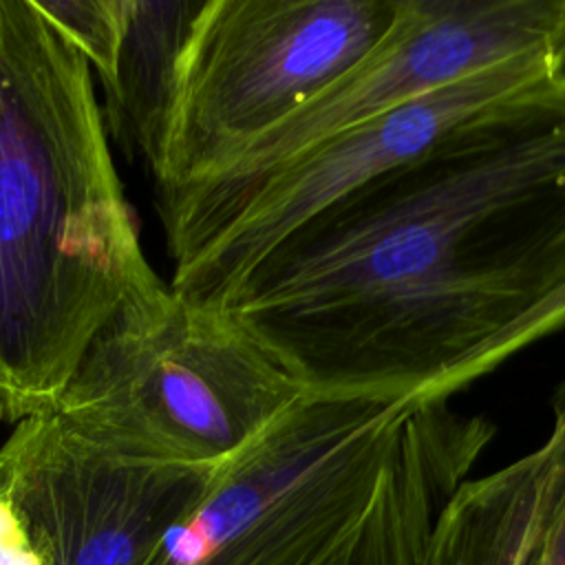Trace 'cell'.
<instances>
[{
    "label": "cell",
    "instance_id": "obj_10",
    "mask_svg": "<svg viewBox=\"0 0 565 565\" xmlns=\"http://www.w3.org/2000/svg\"><path fill=\"white\" fill-rule=\"evenodd\" d=\"M97 73L102 88L113 82L121 40V0H31Z\"/></svg>",
    "mask_w": 565,
    "mask_h": 565
},
{
    "label": "cell",
    "instance_id": "obj_4",
    "mask_svg": "<svg viewBox=\"0 0 565 565\" xmlns=\"http://www.w3.org/2000/svg\"><path fill=\"white\" fill-rule=\"evenodd\" d=\"M565 73V57L525 53L344 128L249 174L157 192L170 289L203 309L298 225L408 161L472 113Z\"/></svg>",
    "mask_w": 565,
    "mask_h": 565
},
{
    "label": "cell",
    "instance_id": "obj_6",
    "mask_svg": "<svg viewBox=\"0 0 565 565\" xmlns=\"http://www.w3.org/2000/svg\"><path fill=\"white\" fill-rule=\"evenodd\" d=\"M536 51L565 57V0H397L391 29L355 66L212 177L263 170L344 128Z\"/></svg>",
    "mask_w": 565,
    "mask_h": 565
},
{
    "label": "cell",
    "instance_id": "obj_9",
    "mask_svg": "<svg viewBox=\"0 0 565 565\" xmlns=\"http://www.w3.org/2000/svg\"><path fill=\"white\" fill-rule=\"evenodd\" d=\"M205 0H121V40L104 88L106 130L152 179L161 170L179 60Z\"/></svg>",
    "mask_w": 565,
    "mask_h": 565
},
{
    "label": "cell",
    "instance_id": "obj_5",
    "mask_svg": "<svg viewBox=\"0 0 565 565\" xmlns=\"http://www.w3.org/2000/svg\"><path fill=\"white\" fill-rule=\"evenodd\" d=\"M397 0H205L179 60L157 192L225 170L355 66Z\"/></svg>",
    "mask_w": 565,
    "mask_h": 565
},
{
    "label": "cell",
    "instance_id": "obj_7",
    "mask_svg": "<svg viewBox=\"0 0 565 565\" xmlns=\"http://www.w3.org/2000/svg\"><path fill=\"white\" fill-rule=\"evenodd\" d=\"M216 466L119 457L42 413L20 419L0 448V486L42 565H148Z\"/></svg>",
    "mask_w": 565,
    "mask_h": 565
},
{
    "label": "cell",
    "instance_id": "obj_8",
    "mask_svg": "<svg viewBox=\"0 0 565 565\" xmlns=\"http://www.w3.org/2000/svg\"><path fill=\"white\" fill-rule=\"evenodd\" d=\"M424 565H565V382L541 446L450 494Z\"/></svg>",
    "mask_w": 565,
    "mask_h": 565
},
{
    "label": "cell",
    "instance_id": "obj_3",
    "mask_svg": "<svg viewBox=\"0 0 565 565\" xmlns=\"http://www.w3.org/2000/svg\"><path fill=\"white\" fill-rule=\"evenodd\" d=\"M302 393L232 320L161 285L99 331L51 413L119 457L216 466Z\"/></svg>",
    "mask_w": 565,
    "mask_h": 565
},
{
    "label": "cell",
    "instance_id": "obj_1",
    "mask_svg": "<svg viewBox=\"0 0 565 565\" xmlns=\"http://www.w3.org/2000/svg\"><path fill=\"white\" fill-rule=\"evenodd\" d=\"M305 393L450 399L565 327V73L318 212L205 307Z\"/></svg>",
    "mask_w": 565,
    "mask_h": 565
},
{
    "label": "cell",
    "instance_id": "obj_2",
    "mask_svg": "<svg viewBox=\"0 0 565 565\" xmlns=\"http://www.w3.org/2000/svg\"><path fill=\"white\" fill-rule=\"evenodd\" d=\"M161 285L90 66L31 0H0V419L51 413L99 331Z\"/></svg>",
    "mask_w": 565,
    "mask_h": 565
}]
</instances>
